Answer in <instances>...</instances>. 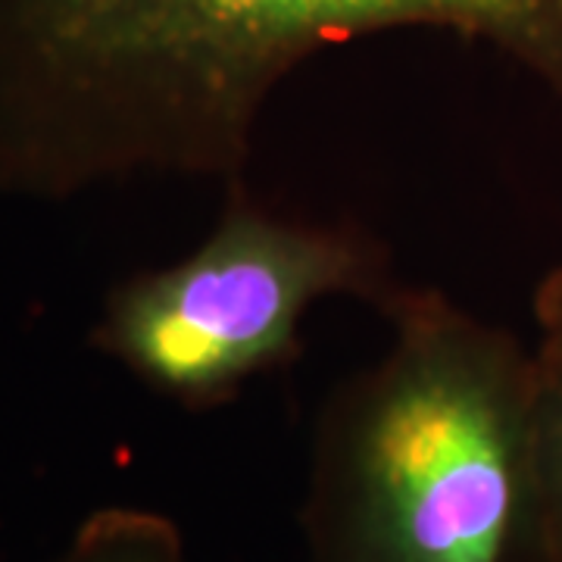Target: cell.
I'll return each mask as SVG.
<instances>
[{
  "label": "cell",
  "instance_id": "6da1fadb",
  "mask_svg": "<svg viewBox=\"0 0 562 562\" xmlns=\"http://www.w3.org/2000/svg\"><path fill=\"white\" fill-rule=\"evenodd\" d=\"M391 29L487 44L562 106V0H0V191L244 188L281 81Z\"/></svg>",
  "mask_w": 562,
  "mask_h": 562
},
{
  "label": "cell",
  "instance_id": "7a4b0ae2",
  "mask_svg": "<svg viewBox=\"0 0 562 562\" xmlns=\"http://www.w3.org/2000/svg\"><path fill=\"white\" fill-rule=\"evenodd\" d=\"M391 344L322 409L313 562H562L538 462V353L441 291L384 303Z\"/></svg>",
  "mask_w": 562,
  "mask_h": 562
},
{
  "label": "cell",
  "instance_id": "3957f363",
  "mask_svg": "<svg viewBox=\"0 0 562 562\" xmlns=\"http://www.w3.org/2000/svg\"><path fill=\"white\" fill-rule=\"evenodd\" d=\"M401 288L375 235L284 220L235 188L194 254L106 297L91 341L160 397L213 409L301 357L303 316L319 301L360 297L384 310Z\"/></svg>",
  "mask_w": 562,
  "mask_h": 562
},
{
  "label": "cell",
  "instance_id": "5b68a950",
  "mask_svg": "<svg viewBox=\"0 0 562 562\" xmlns=\"http://www.w3.org/2000/svg\"><path fill=\"white\" fill-rule=\"evenodd\" d=\"M541 362L538 384V462L553 538L562 553V369Z\"/></svg>",
  "mask_w": 562,
  "mask_h": 562
},
{
  "label": "cell",
  "instance_id": "8992f818",
  "mask_svg": "<svg viewBox=\"0 0 562 562\" xmlns=\"http://www.w3.org/2000/svg\"><path fill=\"white\" fill-rule=\"evenodd\" d=\"M535 319L541 325V347L538 357L562 369V269L543 281L535 297Z\"/></svg>",
  "mask_w": 562,
  "mask_h": 562
},
{
  "label": "cell",
  "instance_id": "277c9868",
  "mask_svg": "<svg viewBox=\"0 0 562 562\" xmlns=\"http://www.w3.org/2000/svg\"><path fill=\"white\" fill-rule=\"evenodd\" d=\"M54 562H191L184 538L160 513L103 506L76 528Z\"/></svg>",
  "mask_w": 562,
  "mask_h": 562
}]
</instances>
